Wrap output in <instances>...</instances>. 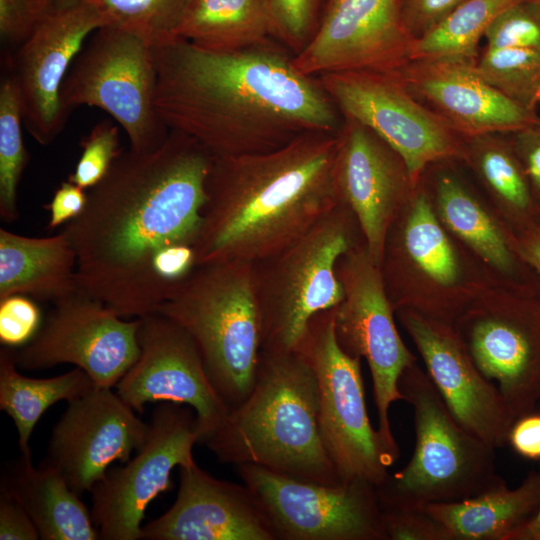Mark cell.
Returning <instances> with one entry per match:
<instances>
[{
    "label": "cell",
    "mask_w": 540,
    "mask_h": 540,
    "mask_svg": "<svg viewBox=\"0 0 540 540\" xmlns=\"http://www.w3.org/2000/svg\"><path fill=\"white\" fill-rule=\"evenodd\" d=\"M140 318L124 320L102 301L76 292L53 304L27 345L15 349L16 364L41 370L69 363L98 387L113 388L140 353Z\"/></svg>",
    "instance_id": "cell-14"
},
{
    "label": "cell",
    "mask_w": 540,
    "mask_h": 540,
    "mask_svg": "<svg viewBox=\"0 0 540 540\" xmlns=\"http://www.w3.org/2000/svg\"><path fill=\"white\" fill-rule=\"evenodd\" d=\"M81 155L67 180L84 190L96 186L123 152L117 125L108 120L97 123L81 140Z\"/></svg>",
    "instance_id": "cell-37"
},
{
    "label": "cell",
    "mask_w": 540,
    "mask_h": 540,
    "mask_svg": "<svg viewBox=\"0 0 540 540\" xmlns=\"http://www.w3.org/2000/svg\"><path fill=\"white\" fill-rule=\"evenodd\" d=\"M386 540H450L444 526L422 506L381 507Z\"/></svg>",
    "instance_id": "cell-40"
},
{
    "label": "cell",
    "mask_w": 540,
    "mask_h": 540,
    "mask_svg": "<svg viewBox=\"0 0 540 540\" xmlns=\"http://www.w3.org/2000/svg\"><path fill=\"white\" fill-rule=\"evenodd\" d=\"M515 235L521 256L540 282V224L531 226Z\"/></svg>",
    "instance_id": "cell-47"
},
{
    "label": "cell",
    "mask_w": 540,
    "mask_h": 540,
    "mask_svg": "<svg viewBox=\"0 0 540 540\" xmlns=\"http://www.w3.org/2000/svg\"><path fill=\"white\" fill-rule=\"evenodd\" d=\"M460 57L413 59L398 70L411 93L463 138L511 134L540 123L536 111L515 103Z\"/></svg>",
    "instance_id": "cell-22"
},
{
    "label": "cell",
    "mask_w": 540,
    "mask_h": 540,
    "mask_svg": "<svg viewBox=\"0 0 540 540\" xmlns=\"http://www.w3.org/2000/svg\"><path fill=\"white\" fill-rule=\"evenodd\" d=\"M275 540H386L376 487L353 480L305 481L254 464L236 465Z\"/></svg>",
    "instance_id": "cell-12"
},
{
    "label": "cell",
    "mask_w": 540,
    "mask_h": 540,
    "mask_svg": "<svg viewBox=\"0 0 540 540\" xmlns=\"http://www.w3.org/2000/svg\"><path fill=\"white\" fill-rule=\"evenodd\" d=\"M87 201L86 190L69 180L62 182L54 192L52 200L43 205L50 213L47 229L54 230L77 218L84 211Z\"/></svg>",
    "instance_id": "cell-44"
},
{
    "label": "cell",
    "mask_w": 540,
    "mask_h": 540,
    "mask_svg": "<svg viewBox=\"0 0 540 540\" xmlns=\"http://www.w3.org/2000/svg\"><path fill=\"white\" fill-rule=\"evenodd\" d=\"M213 159L175 130L155 150H123L63 228L77 257L78 292L121 317L156 313L197 267Z\"/></svg>",
    "instance_id": "cell-1"
},
{
    "label": "cell",
    "mask_w": 540,
    "mask_h": 540,
    "mask_svg": "<svg viewBox=\"0 0 540 540\" xmlns=\"http://www.w3.org/2000/svg\"><path fill=\"white\" fill-rule=\"evenodd\" d=\"M508 443L520 456L540 459V414L534 411L517 418L509 432Z\"/></svg>",
    "instance_id": "cell-46"
},
{
    "label": "cell",
    "mask_w": 540,
    "mask_h": 540,
    "mask_svg": "<svg viewBox=\"0 0 540 540\" xmlns=\"http://www.w3.org/2000/svg\"><path fill=\"white\" fill-rule=\"evenodd\" d=\"M519 0H466L421 38L414 40L410 60L460 57L477 60L479 42L494 18Z\"/></svg>",
    "instance_id": "cell-32"
},
{
    "label": "cell",
    "mask_w": 540,
    "mask_h": 540,
    "mask_svg": "<svg viewBox=\"0 0 540 540\" xmlns=\"http://www.w3.org/2000/svg\"><path fill=\"white\" fill-rule=\"evenodd\" d=\"M1 489L29 514L40 539L96 540L98 531L91 512L54 468L22 457L1 479Z\"/></svg>",
    "instance_id": "cell-26"
},
{
    "label": "cell",
    "mask_w": 540,
    "mask_h": 540,
    "mask_svg": "<svg viewBox=\"0 0 540 540\" xmlns=\"http://www.w3.org/2000/svg\"><path fill=\"white\" fill-rule=\"evenodd\" d=\"M77 257L62 230L27 237L0 229V299L21 294L53 304L78 291Z\"/></svg>",
    "instance_id": "cell-25"
},
{
    "label": "cell",
    "mask_w": 540,
    "mask_h": 540,
    "mask_svg": "<svg viewBox=\"0 0 540 540\" xmlns=\"http://www.w3.org/2000/svg\"><path fill=\"white\" fill-rule=\"evenodd\" d=\"M337 136L340 199L354 213L367 250L380 267L388 230L416 185L402 158L365 125L343 117Z\"/></svg>",
    "instance_id": "cell-21"
},
{
    "label": "cell",
    "mask_w": 540,
    "mask_h": 540,
    "mask_svg": "<svg viewBox=\"0 0 540 540\" xmlns=\"http://www.w3.org/2000/svg\"><path fill=\"white\" fill-rule=\"evenodd\" d=\"M177 37L214 51L272 38L264 0H189Z\"/></svg>",
    "instance_id": "cell-31"
},
{
    "label": "cell",
    "mask_w": 540,
    "mask_h": 540,
    "mask_svg": "<svg viewBox=\"0 0 540 540\" xmlns=\"http://www.w3.org/2000/svg\"><path fill=\"white\" fill-rule=\"evenodd\" d=\"M14 348L0 350V409L13 420L22 457L31 458L30 437L44 412L53 404L67 402L96 386L81 368L51 378H30L17 370Z\"/></svg>",
    "instance_id": "cell-29"
},
{
    "label": "cell",
    "mask_w": 540,
    "mask_h": 540,
    "mask_svg": "<svg viewBox=\"0 0 540 540\" xmlns=\"http://www.w3.org/2000/svg\"><path fill=\"white\" fill-rule=\"evenodd\" d=\"M103 26H112L158 46L177 38L189 0H86Z\"/></svg>",
    "instance_id": "cell-33"
},
{
    "label": "cell",
    "mask_w": 540,
    "mask_h": 540,
    "mask_svg": "<svg viewBox=\"0 0 540 540\" xmlns=\"http://www.w3.org/2000/svg\"><path fill=\"white\" fill-rule=\"evenodd\" d=\"M337 133H305L264 153L215 157L197 266L257 262L301 237L340 202Z\"/></svg>",
    "instance_id": "cell-3"
},
{
    "label": "cell",
    "mask_w": 540,
    "mask_h": 540,
    "mask_svg": "<svg viewBox=\"0 0 540 540\" xmlns=\"http://www.w3.org/2000/svg\"><path fill=\"white\" fill-rule=\"evenodd\" d=\"M135 412L112 388L94 386L68 402L41 463L77 494L90 492L113 462L126 463L144 443L149 423Z\"/></svg>",
    "instance_id": "cell-19"
},
{
    "label": "cell",
    "mask_w": 540,
    "mask_h": 540,
    "mask_svg": "<svg viewBox=\"0 0 540 540\" xmlns=\"http://www.w3.org/2000/svg\"><path fill=\"white\" fill-rule=\"evenodd\" d=\"M157 73L152 46L124 30H95L74 59L60 97L70 111L99 108L126 132L130 149L148 152L160 147L170 130L155 106Z\"/></svg>",
    "instance_id": "cell-8"
},
{
    "label": "cell",
    "mask_w": 540,
    "mask_h": 540,
    "mask_svg": "<svg viewBox=\"0 0 540 540\" xmlns=\"http://www.w3.org/2000/svg\"><path fill=\"white\" fill-rule=\"evenodd\" d=\"M462 313L453 327L516 418L540 401V292L514 290Z\"/></svg>",
    "instance_id": "cell-15"
},
{
    "label": "cell",
    "mask_w": 540,
    "mask_h": 540,
    "mask_svg": "<svg viewBox=\"0 0 540 540\" xmlns=\"http://www.w3.org/2000/svg\"><path fill=\"white\" fill-rule=\"evenodd\" d=\"M202 444L222 463L254 464L327 485L343 482L323 443L315 373L298 350H261L251 392Z\"/></svg>",
    "instance_id": "cell-4"
},
{
    "label": "cell",
    "mask_w": 540,
    "mask_h": 540,
    "mask_svg": "<svg viewBox=\"0 0 540 540\" xmlns=\"http://www.w3.org/2000/svg\"><path fill=\"white\" fill-rule=\"evenodd\" d=\"M327 0H264L271 37L294 56L314 37Z\"/></svg>",
    "instance_id": "cell-36"
},
{
    "label": "cell",
    "mask_w": 540,
    "mask_h": 540,
    "mask_svg": "<svg viewBox=\"0 0 540 540\" xmlns=\"http://www.w3.org/2000/svg\"><path fill=\"white\" fill-rule=\"evenodd\" d=\"M540 504V471L531 472L516 488L505 480L464 500L422 507L446 529L450 540H511Z\"/></svg>",
    "instance_id": "cell-27"
},
{
    "label": "cell",
    "mask_w": 540,
    "mask_h": 540,
    "mask_svg": "<svg viewBox=\"0 0 540 540\" xmlns=\"http://www.w3.org/2000/svg\"><path fill=\"white\" fill-rule=\"evenodd\" d=\"M173 505L141 527L143 540H275L270 523L243 484L215 478L196 462L179 467Z\"/></svg>",
    "instance_id": "cell-23"
},
{
    "label": "cell",
    "mask_w": 540,
    "mask_h": 540,
    "mask_svg": "<svg viewBox=\"0 0 540 540\" xmlns=\"http://www.w3.org/2000/svg\"><path fill=\"white\" fill-rule=\"evenodd\" d=\"M511 540H540V504L533 517L513 534Z\"/></svg>",
    "instance_id": "cell-48"
},
{
    "label": "cell",
    "mask_w": 540,
    "mask_h": 540,
    "mask_svg": "<svg viewBox=\"0 0 540 540\" xmlns=\"http://www.w3.org/2000/svg\"><path fill=\"white\" fill-rule=\"evenodd\" d=\"M336 272L344 297L334 308L335 338L346 354L366 360L378 416L377 431L397 460L400 449L392 433L389 410L394 402L404 400L399 380L416 363V357L399 335L380 267L373 262L365 241L340 257Z\"/></svg>",
    "instance_id": "cell-10"
},
{
    "label": "cell",
    "mask_w": 540,
    "mask_h": 540,
    "mask_svg": "<svg viewBox=\"0 0 540 540\" xmlns=\"http://www.w3.org/2000/svg\"><path fill=\"white\" fill-rule=\"evenodd\" d=\"M426 373L456 420L494 449L508 444L516 417L494 382L474 363L453 325L398 309Z\"/></svg>",
    "instance_id": "cell-20"
},
{
    "label": "cell",
    "mask_w": 540,
    "mask_h": 540,
    "mask_svg": "<svg viewBox=\"0 0 540 540\" xmlns=\"http://www.w3.org/2000/svg\"><path fill=\"white\" fill-rule=\"evenodd\" d=\"M463 158L496 198L515 234L540 224V206L510 139L502 134L466 138Z\"/></svg>",
    "instance_id": "cell-30"
},
{
    "label": "cell",
    "mask_w": 540,
    "mask_h": 540,
    "mask_svg": "<svg viewBox=\"0 0 540 540\" xmlns=\"http://www.w3.org/2000/svg\"><path fill=\"white\" fill-rule=\"evenodd\" d=\"M362 241L354 213L341 201L294 242L253 263L262 315L261 350H295L310 320L342 301L337 262Z\"/></svg>",
    "instance_id": "cell-7"
},
{
    "label": "cell",
    "mask_w": 540,
    "mask_h": 540,
    "mask_svg": "<svg viewBox=\"0 0 540 540\" xmlns=\"http://www.w3.org/2000/svg\"><path fill=\"white\" fill-rule=\"evenodd\" d=\"M466 0H400L405 28L414 40L421 38Z\"/></svg>",
    "instance_id": "cell-42"
},
{
    "label": "cell",
    "mask_w": 540,
    "mask_h": 540,
    "mask_svg": "<svg viewBox=\"0 0 540 540\" xmlns=\"http://www.w3.org/2000/svg\"><path fill=\"white\" fill-rule=\"evenodd\" d=\"M156 313L191 336L221 400L239 406L253 388L263 339L253 263L197 266Z\"/></svg>",
    "instance_id": "cell-5"
},
{
    "label": "cell",
    "mask_w": 540,
    "mask_h": 540,
    "mask_svg": "<svg viewBox=\"0 0 540 540\" xmlns=\"http://www.w3.org/2000/svg\"><path fill=\"white\" fill-rule=\"evenodd\" d=\"M52 12L50 0H0V38L17 49Z\"/></svg>",
    "instance_id": "cell-41"
},
{
    "label": "cell",
    "mask_w": 540,
    "mask_h": 540,
    "mask_svg": "<svg viewBox=\"0 0 540 540\" xmlns=\"http://www.w3.org/2000/svg\"><path fill=\"white\" fill-rule=\"evenodd\" d=\"M317 78L343 117L371 129L402 158L415 185L430 164L464 157L465 138L411 93L398 70Z\"/></svg>",
    "instance_id": "cell-11"
},
{
    "label": "cell",
    "mask_w": 540,
    "mask_h": 540,
    "mask_svg": "<svg viewBox=\"0 0 540 540\" xmlns=\"http://www.w3.org/2000/svg\"><path fill=\"white\" fill-rule=\"evenodd\" d=\"M334 308L319 312L310 320L295 350L315 373L320 431L339 478L378 487L397 460L369 420L361 359L346 354L336 341Z\"/></svg>",
    "instance_id": "cell-9"
},
{
    "label": "cell",
    "mask_w": 540,
    "mask_h": 540,
    "mask_svg": "<svg viewBox=\"0 0 540 540\" xmlns=\"http://www.w3.org/2000/svg\"><path fill=\"white\" fill-rule=\"evenodd\" d=\"M404 261L441 287H452L459 281L457 254L423 189L411 193L391 224L380 268Z\"/></svg>",
    "instance_id": "cell-28"
},
{
    "label": "cell",
    "mask_w": 540,
    "mask_h": 540,
    "mask_svg": "<svg viewBox=\"0 0 540 540\" xmlns=\"http://www.w3.org/2000/svg\"><path fill=\"white\" fill-rule=\"evenodd\" d=\"M43 323L35 299L21 294L0 299V343L18 349L33 340Z\"/></svg>",
    "instance_id": "cell-39"
},
{
    "label": "cell",
    "mask_w": 540,
    "mask_h": 540,
    "mask_svg": "<svg viewBox=\"0 0 540 540\" xmlns=\"http://www.w3.org/2000/svg\"><path fill=\"white\" fill-rule=\"evenodd\" d=\"M510 141L531 185L533 196L540 206V123L510 134Z\"/></svg>",
    "instance_id": "cell-43"
},
{
    "label": "cell",
    "mask_w": 540,
    "mask_h": 540,
    "mask_svg": "<svg viewBox=\"0 0 540 540\" xmlns=\"http://www.w3.org/2000/svg\"><path fill=\"white\" fill-rule=\"evenodd\" d=\"M200 441L194 410L162 402L149 422L144 443L124 466L107 470L94 484L91 517L103 540H139L149 503L172 486L175 467L195 463L193 446Z\"/></svg>",
    "instance_id": "cell-13"
},
{
    "label": "cell",
    "mask_w": 540,
    "mask_h": 540,
    "mask_svg": "<svg viewBox=\"0 0 540 540\" xmlns=\"http://www.w3.org/2000/svg\"><path fill=\"white\" fill-rule=\"evenodd\" d=\"M414 39L400 0H327L319 27L293 58L303 74L397 71L410 61Z\"/></svg>",
    "instance_id": "cell-18"
},
{
    "label": "cell",
    "mask_w": 540,
    "mask_h": 540,
    "mask_svg": "<svg viewBox=\"0 0 540 540\" xmlns=\"http://www.w3.org/2000/svg\"><path fill=\"white\" fill-rule=\"evenodd\" d=\"M480 75L520 106L536 111L540 103V52L520 48H484L476 61Z\"/></svg>",
    "instance_id": "cell-35"
},
{
    "label": "cell",
    "mask_w": 540,
    "mask_h": 540,
    "mask_svg": "<svg viewBox=\"0 0 540 540\" xmlns=\"http://www.w3.org/2000/svg\"><path fill=\"white\" fill-rule=\"evenodd\" d=\"M399 389L413 410L415 446L407 465L376 487L380 507L460 501L504 480L496 449L456 420L416 363L401 375Z\"/></svg>",
    "instance_id": "cell-6"
},
{
    "label": "cell",
    "mask_w": 540,
    "mask_h": 540,
    "mask_svg": "<svg viewBox=\"0 0 540 540\" xmlns=\"http://www.w3.org/2000/svg\"><path fill=\"white\" fill-rule=\"evenodd\" d=\"M23 115L10 76L0 85V217L13 223L19 217L17 192L29 154L23 141Z\"/></svg>",
    "instance_id": "cell-34"
},
{
    "label": "cell",
    "mask_w": 540,
    "mask_h": 540,
    "mask_svg": "<svg viewBox=\"0 0 540 540\" xmlns=\"http://www.w3.org/2000/svg\"><path fill=\"white\" fill-rule=\"evenodd\" d=\"M434 188L438 216L449 230L519 290L540 292V282L521 256L516 235L503 231L456 176L438 175Z\"/></svg>",
    "instance_id": "cell-24"
},
{
    "label": "cell",
    "mask_w": 540,
    "mask_h": 540,
    "mask_svg": "<svg viewBox=\"0 0 540 540\" xmlns=\"http://www.w3.org/2000/svg\"><path fill=\"white\" fill-rule=\"evenodd\" d=\"M155 106L169 128L213 156L279 149L310 132L338 133L343 116L317 77L273 38L231 51L180 37L152 47Z\"/></svg>",
    "instance_id": "cell-2"
},
{
    "label": "cell",
    "mask_w": 540,
    "mask_h": 540,
    "mask_svg": "<svg viewBox=\"0 0 540 540\" xmlns=\"http://www.w3.org/2000/svg\"><path fill=\"white\" fill-rule=\"evenodd\" d=\"M139 318L140 353L115 385L116 393L137 413H143L145 405L153 402L191 407L202 444L229 409L210 383L191 336L160 313Z\"/></svg>",
    "instance_id": "cell-16"
},
{
    "label": "cell",
    "mask_w": 540,
    "mask_h": 540,
    "mask_svg": "<svg viewBox=\"0 0 540 540\" xmlns=\"http://www.w3.org/2000/svg\"><path fill=\"white\" fill-rule=\"evenodd\" d=\"M538 96H539V100H540V86H539Z\"/></svg>",
    "instance_id": "cell-51"
},
{
    "label": "cell",
    "mask_w": 540,
    "mask_h": 540,
    "mask_svg": "<svg viewBox=\"0 0 540 540\" xmlns=\"http://www.w3.org/2000/svg\"><path fill=\"white\" fill-rule=\"evenodd\" d=\"M103 26L95 9L84 2L51 12L15 50L11 74L24 126L39 144L54 142L69 112L60 91L68 71L90 35Z\"/></svg>",
    "instance_id": "cell-17"
},
{
    "label": "cell",
    "mask_w": 540,
    "mask_h": 540,
    "mask_svg": "<svg viewBox=\"0 0 540 540\" xmlns=\"http://www.w3.org/2000/svg\"><path fill=\"white\" fill-rule=\"evenodd\" d=\"M486 48H520L540 52V6L519 0L501 11L487 28Z\"/></svg>",
    "instance_id": "cell-38"
},
{
    "label": "cell",
    "mask_w": 540,
    "mask_h": 540,
    "mask_svg": "<svg viewBox=\"0 0 540 540\" xmlns=\"http://www.w3.org/2000/svg\"><path fill=\"white\" fill-rule=\"evenodd\" d=\"M86 0H50L52 12L75 7Z\"/></svg>",
    "instance_id": "cell-49"
},
{
    "label": "cell",
    "mask_w": 540,
    "mask_h": 540,
    "mask_svg": "<svg viewBox=\"0 0 540 540\" xmlns=\"http://www.w3.org/2000/svg\"><path fill=\"white\" fill-rule=\"evenodd\" d=\"M0 539H40L39 532L26 510L2 489L0 496Z\"/></svg>",
    "instance_id": "cell-45"
},
{
    "label": "cell",
    "mask_w": 540,
    "mask_h": 540,
    "mask_svg": "<svg viewBox=\"0 0 540 540\" xmlns=\"http://www.w3.org/2000/svg\"><path fill=\"white\" fill-rule=\"evenodd\" d=\"M530 1H533L540 6V0H530Z\"/></svg>",
    "instance_id": "cell-50"
}]
</instances>
